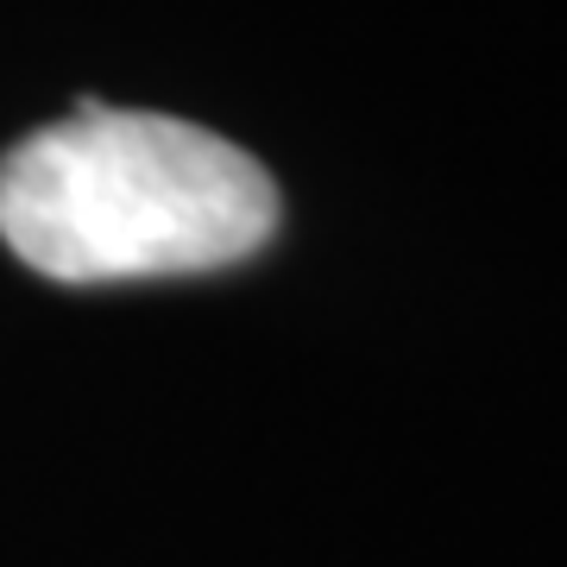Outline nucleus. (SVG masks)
<instances>
[{
    "label": "nucleus",
    "mask_w": 567,
    "mask_h": 567,
    "mask_svg": "<svg viewBox=\"0 0 567 567\" xmlns=\"http://www.w3.org/2000/svg\"><path fill=\"white\" fill-rule=\"evenodd\" d=\"M278 215V183L252 152L95 95L0 158V240L58 284L221 271L252 259Z\"/></svg>",
    "instance_id": "1"
}]
</instances>
